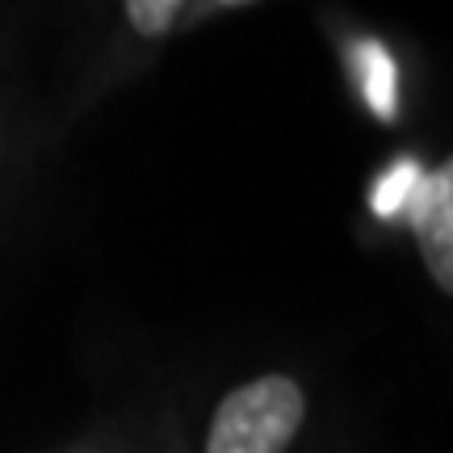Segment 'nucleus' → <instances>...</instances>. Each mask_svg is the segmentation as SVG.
I'll return each instance as SVG.
<instances>
[{
  "mask_svg": "<svg viewBox=\"0 0 453 453\" xmlns=\"http://www.w3.org/2000/svg\"><path fill=\"white\" fill-rule=\"evenodd\" d=\"M307 420V395L286 373L252 378L214 411L206 453H286Z\"/></svg>",
  "mask_w": 453,
  "mask_h": 453,
  "instance_id": "obj_1",
  "label": "nucleus"
},
{
  "mask_svg": "<svg viewBox=\"0 0 453 453\" xmlns=\"http://www.w3.org/2000/svg\"><path fill=\"white\" fill-rule=\"evenodd\" d=\"M403 214L411 231H416V243H420L433 281L449 294L453 290V164L420 173V180L407 194Z\"/></svg>",
  "mask_w": 453,
  "mask_h": 453,
  "instance_id": "obj_2",
  "label": "nucleus"
},
{
  "mask_svg": "<svg viewBox=\"0 0 453 453\" xmlns=\"http://www.w3.org/2000/svg\"><path fill=\"white\" fill-rule=\"evenodd\" d=\"M361 64H365V97H370V105L382 118H395V110H399V101H395V88H399V72H395V64H390V55L378 42H370V47H361Z\"/></svg>",
  "mask_w": 453,
  "mask_h": 453,
  "instance_id": "obj_3",
  "label": "nucleus"
},
{
  "mask_svg": "<svg viewBox=\"0 0 453 453\" xmlns=\"http://www.w3.org/2000/svg\"><path fill=\"white\" fill-rule=\"evenodd\" d=\"M420 164L416 160H399L390 164L387 173L378 177V189H373V211L382 214V219H395V214H403L407 206V194H411V185L420 180Z\"/></svg>",
  "mask_w": 453,
  "mask_h": 453,
  "instance_id": "obj_4",
  "label": "nucleus"
},
{
  "mask_svg": "<svg viewBox=\"0 0 453 453\" xmlns=\"http://www.w3.org/2000/svg\"><path fill=\"white\" fill-rule=\"evenodd\" d=\"M185 0H127V21L143 38H164L177 26Z\"/></svg>",
  "mask_w": 453,
  "mask_h": 453,
  "instance_id": "obj_5",
  "label": "nucleus"
},
{
  "mask_svg": "<svg viewBox=\"0 0 453 453\" xmlns=\"http://www.w3.org/2000/svg\"><path fill=\"white\" fill-rule=\"evenodd\" d=\"M211 4H248V0H211Z\"/></svg>",
  "mask_w": 453,
  "mask_h": 453,
  "instance_id": "obj_6",
  "label": "nucleus"
}]
</instances>
